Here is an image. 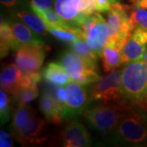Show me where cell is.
Here are the masks:
<instances>
[{"instance_id":"obj_1","label":"cell","mask_w":147,"mask_h":147,"mask_svg":"<svg viewBox=\"0 0 147 147\" xmlns=\"http://www.w3.org/2000/svg\"><path fill=\"white\" fill-rule=\"evenodd\" d=\"M122 90L123 100L147 112V66L142 60L122 69Z\"/></svg>"},{"instance_id":"obj_2","label":"cell","mask_w":147,"mask_h":147,"mask_svg":"<svg viewBox=\"0 0 147 147\" xmlns=\"http://www.w3.org/2000/svg\"><path fill=\"white\" fill-rule=\"evenodd\" d=\"M131 105L124 100L102 103L89 109L87 108L83 115L94 129L107 134L117 127L122 117Z\"/></svg>"},{"instance_id":"obj_3","label":"cell","mask_w":147,"mask_h":147,"mask_svg":"<svg viewBox=\"0 0 147 147\" xmlns=\"http://www.w3.org/2000/svg\"><path fill=\"white\" fill-rule=\"evenodd\" d=\"M115 138L128 144L142 143L147 138V112L131 105L115 128Z\"/></svg>"},{"instance_id":"obj_4","label":"cell","mask_w":147,"mask_h":147,"mask_svg":"<svg viewBox=\"0 0 147 147\" xmlns=\"http://www.w3.org/2000/svg\"><path fill=\"white\" fill-rule=\"evenodd\" d=\"M59 62L74 82L87 86L97 82L101 78L97 70V65L90 62L73 50L61 53Z\"/></svg>"},{"instance_id":"obj_5","label":"cell","mask_w":147,"mask_h":147,"mask_svg":"<svg viewBox=\"0 0 147 147\" xmlns=\"http://www.w3.org/2000/svg\"><path fill=\"white\" fill-rule=\"evenodd\" d=\"M107 24L110 30L109 41L122 48L136 29L130 17V5L116 3L107 11Z\"/></svg>"},{"instance_id":"obj_6","label":"cell","mask_w":147,"mask_h":147,"mask_svg":"<svg viewBox=\"0 0 147 147\" xmlns=\"http://www.w3.org/2000/svg\"><path fill=\"white\" fill-rule=\"evenodd\" d=\"M79 36L90 49L100 57L110 39V30L107 22L98 12L86 16L79 27Z\"/></svg>"},{"instance_id":"obj_7","label":"cell","mask_w":147,"mask_h":147,"mask_svg":"<svg viewBox=\"0 0 147 147\" xmlns=\"http://www.w3.org/2000/svg\"><path fill=\"white\" fill-rule=\"evenodd\" d=\"M91 100L102 103L123 100L122 90V71L114 70L92 84L89 88Z\"/></svg>"},{"instance_id":"obj_8","label":"cell","mask_w":147,"mask_h":147,"mask_svg":"<svg viewBox=\"0 0 147 147\" xmlns=\"http://www.w3.org/2000/svg\"><path fill=\"white\" fill-rule=\"evenodd\" d=\"M47 46L26 45L15 52V63L23 73L39 72L47 53Z\"/></svg>"},{"instance_id":"obj_9","label":"cell","mask_w":147,"mask_h":147,"mask_svg":"<svg viewBox=\"0 0 147 147\" xmlns=\"http://www.w3.org/2000/svg\"><path fill=\"white\" fill-rule=\"evenodd\" d=\"M67 91L66 119L83 114L89 104L90 95L86 85L71 81L65 85Z\"/></svg>"},{"instance_id":"obj_10","label":"cell","mask_w":147,"mask_h":147,"mask_svg":"<svg viewBox=\"0 0 147 147\" xmlns=\"http://www.w3.org/2000/svg\"><path fill=\"white\" fill-rule=\"evenodd\" d=\"M147 49V30L136 28L122 49V65L141 61Z\"/></svg>"},{"instance_id":"obj_11","label":"cell","mask_w":147,"mask_h":147,"mask_svg":"<svg viewBox=\"0 0 147 147\" xmlns=\"http://www.w3.org/2000/svg\"><path fill=\"white\" fill-rule=\"evenodd\" d=\"M60 138L62 146L65 147L88 146L92 142V137L86 127L76 119L65 126Z\"/></svg>"},{"instance_id":"obj_12","label":"cell","mask_w":147,"mask_h":147,"mask_svg":"<svg viewBox=\"0 0 147 147\" xmlns=\"http://www.w3.org/2000/svg\"><path fill=\"white\" fill-rule=\"evenodd\" d=\"M23 75V71L16 63L4 65L2 69L0 76L1 89L14 96L22 88Z\"/></svg>"},{"instance_id":"obj_13","label":"cell","mask_w":147,"mask_h":147,"mask_svg":"<svg viewBox=\"0 0 147 147\" xmlns=\"http://www.w3.org/2000/svg\"><path fill=\"white\" fill-rule=\"evenodd\" d=\"M45 124V120L34 116L26 126L21 129L14 137L23 146L42 142L43 141L42 134Z\"/></svg>"},{"instance_id":"obj_14","label":"cell","mask_w":147,"mask_h":147,"mask_svg":"<svg viewBox=\"0 0 147 147\" xmlns=\"http://www.w3.org/2000/svg\"><path fill=\"white\" fill-rule=\"evenodd\" d=\"M40 110L47 120L59 125L65 120L62 110L49 90L43 92L39 100Z\"/></svg>"},{"instance_id":"obj_15","label":"cell","mask_w":147,"mask_h":147,"mask_svg":"<svg viewBox=\"0 0 147 147\" xmlns=\"http://www.w3.org/2000/svg\"><path fill=\"white\" fill-rule=\"evenodd\" d=\"M42 79L54 87L65 86L71 82L69 75L60 62H50L42 69Z\"/></svg>"},{"instance_id":"obj_16","label":"cell","mask_w":147,"mask_h":147,"mask_svg":"<svg viewBox=\"0 0 147 147\" xmlns=\"http://www.w3.org/2000/svg\"><path fill=\"white\" fill-rule=\"evenodd\" d=\"M11 27L16 38L18 48L26 45H43L45 44L42 38L24 23L19 21L10 22Z\"/></svg>"},{"instance_id":"obj_17","label":"cell","mask_w":147,"mask_h":147,"mask_svg":"<svg viewBox=\"0 0 147 147\" xmlns=\"http://www.w3.org/2000/svg\"><path fill=\"white\" fill-rule=\"evenodd\" d=\"M55 11L59 16L76 29H79L80 24L86 17L79 13L74 0H56Z\"/></svg>"},{"instance_id":"obj_18","label":"cell","mask_w":147,"mask_h":147,"mask_svg":"<svg viewBox=\"0 0 147 147\" xmlns=\"http://www.w3.org/2000/svg\"><path fill=\"white\" fill-rule=\"evenodd\" d=\"M122 47L117 43L109 41L100 54L102 67L105 72L116 70L122 65Z\"/></svg>"},{"instance_id":"obj_19","label":"cell","mask_w":147,"mask_h":147,"mask_svg":"<svg viewBox=\"0 0 147 147\" xmlns=\"http://www.w3.org/2000/svg\"><path fill=\"white\" fill-rule=\"evenodd\" d=\"M12 15L16 18L22 21L25 25L29 26L37 34L41 35H47L48 33V27L41 17L35 12H30L26 10L14 11Z\"/></svg>"},{"instance_id":"obj_20","label":"cell","mask_w":147,"mask_h":147,"mask_svg":"<svg viewBox=\"0 0 147 147\" xmlns=\"http://www.w3.org/2000/svg\"><path fill=\"white\" fill-rule=\"evenodd\" d=\"M0 46L1 58L7 57L10 50L16 51L18 49V44L11 27L10 21L3 19L0 25Z\"/></svg>"},{"instance_id":"obj_21","label":"cell","mask_w":147,"mask_h":147,"mask_svg":"<svg viewBox=\"0 0 147 147\" xmlns=\"http://www.w3.org/2000/svg\"><path fill=\"white\" fill-rule=\"evenodd\" d=\"M34 116V111L30 105H28V104L18 105L11 124L12 135L15 137L21 129H23L32 120Z\"/></svg>"},{"instance_id":"obj_22","label":"cell","mask_w":147,"mask_h":147,"mask_svg":"<svg viewBox=\"0 0 147 147\" xmlns=\"http://www.w3.org/2000/svg\"><path fill=\"white\" fill-rule=\"evenodd\" d=\"M36 14L41 17L42 21L45 22L47 27L60 29V30H72V31L80 32L79 29H76L65 21L62 17L59 16L57 11L53 10L52 8L47 11H36Z\"/></svg>"},{"instance_id":"obj_23","label":"cell","mask_w":147,"mask_h":147,"mask_svg":"<svg viewBox=\"0 0 147 147\" xmlns=\"http://www.w3.org/2000/svg\"><path fill=\"white\" fill-rule=\"evenodd\" d=\"M69 45H70L71 50H73L74 52L79 54L81 57L85 58L86 60H88L90 62L96 65L99 57L90 49L83 38H79L76 41H74Z\"/></svg>"},{"instance_id":"obj_24","label":"cell","mask_w":147,"mask_h":147,"mask_svg":"<svg viewBox=\"0 0 147 147\" xmlns=\"http://www.w3.org/2000/svg\"><path fill=\"white\" fill-rule=\"evenodd\" d=\"M38 94L39 90L38 85H35L27 88H22L13 96L18 105H22L30 103L34 99H36Z\"/></svg>"},{"instance_id":"obj_25","label":"cell","mask_w":147,"mask_h":147,"mask_svg":"<svg viewBox=\"0 0 147 147\" xmlns=\"http://www.w3.org/2000/svg\"><path fill=\"white\" fill-rule=\"evenodd\" d=\"M130 17L136 28H142L147 30V9L130 5Z\"/></svg>"},{"instance_id":"obj_26","label":"cell","mask_w":147,"mask_h":147,"mask_svg":"<svg viewBox=\"0 0 147 147\" xmlns=\"http://www.w3.org/2000/svg\"><path fill=\"white\" fill-rule=\"evenodd\" d=\"M48 33L58 40L63 42H66L68 44H71L72 42L76 41L78 38H80L79 36L80 32L60 30V29H55L51 27H48Z\"/></svg>"},{"instance_id":"obj_27","label":"cell","mask_w":147,"mask_h":147,"mask_svg":"<svg viewBox=\"0 0 147 147\" xmlns=\"http://www.w3.org/2000/svg\"><path fill=\"white\" fill-rule=\"evenodd\" d=\"M11 98L7 92L1 89L0 91V119L1 123L4 124L10 119Z\"/></svg>"},{"instance_id":"obj_28","label":"cell","mask_w":147,"mask_h":147,"mask_svg":"<svg viewBox=\"0 0 147 147\" xmlns=\"http://www.w3.org/2000/svg\"><path fill=\"white\" fill-rule=\"evenodd\" d=\"M79 13L84 16H88L98 12L96 7V0H74Z\"/></svg>"},{"instance_id":"obj_29","label":"cell","mask_w":147,"mask_h":147,"mask_svg":"<svg viewBox=\"0 0 147 147\" xmlns=\"http://www.w3.org/2000/svg\"><path fill=\"white\" fill-rule=\"evenodd\" d=\"M34 12L49 10L52 8L53 0H26Z\"/></svg>"},{"instance_id":"obj_30","label":"cell","mask_w":147,"mask_h":147,"mask_svg":"<svg viewBox=\"0 0 147 147\" xmlns=\"http://www.w3.org/2000/svg\"><path fill=\"white\" fill-rule=\"evenodd\" d=\"M119 0H96V7L98 12H105L110 8V7L118 3Z\"/></svg>"},{"instance_id":"obj_31","label":"cell","mask_w":147,"mask_h":147,"mask_svg":"<svg viewBox=\"0 0 147 147\" xmlns=\"http://www.w3.org/2000/svg\"><path fill=\"white\" fill-rule=\"evenodd\" d=\"M0 146L1 147H12L13 142L12 138L8 133L1 130L0 131Z\"/></svg>"},{"instance_id":"obj_32","label":"cell","mask_w":147,"mask_h":147,"mask_svg":"<svg viewBox=\"0 0 147 147\" xmlns=\"http://www.w3.org/2000/svg\"><path fill=\"white\" fill-rule=\"evenodd\" d=\"M1 4L7 8H11L14 6H16L18 0H0Z\"/></svg>"},{"instance_id":"obj_33","label":"cell","mask_w":147,"mask_h":147,"mask_svg":"<svg viewBox=\"0 0 147 147\" xmlns=\"http://www.w3.org/2000/svg\"><path fill=\"white\" fill-rule=\"evenodd\" d=\"M133 5L147 9V0H140L137 4H133Z\"/></svg>"},{"instance_id":"obj_34","label":"cell","mask_w":147,"mask_h":147,"mask_svg":"<svg viewBox=\"0 0 147 147\" xmlns=\"http://www.w3.org/2000/svg\"><path fill=\"white\" fill-rule=\"evenodd\" d=\"M142 60L144 61V62H145V64L146 65V66H147V49H146V53H145L144 57H143V58H142Z\"/></svg>"},{"instance_id":"obj_35","label":"cell","mask_w":147,"mask_h":147,"mask_svg":"<svg viewBox=\"0 0 147 147\" xmlns=\"http://www.w3.org/2000/svg\"><path fill=\"white\" fill-rule=\"evenodd\" d=\"M139 1H140V0H130V2L131 3V4H137Z\"/></svg>"}]
</instances>
